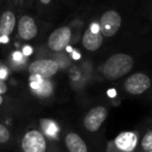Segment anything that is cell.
Returning a JSON list of instances; mask_svg holds the SVG:
<instances>
[{
	"instance_id": "18",
	"label": "cell",
	"mask_w": 152,
	"mask_h": 152,
	"mask_svg": "<svg viewBox=\"0 0 152 152\" xmlns=\"http://www.w3.org/2000/svg\"><path fill=\"white\" fill-rule=\"evenodd\" d=\"M31 52H32V50H31V48H30V47H25V48H24V50H23V53H24V54L26 55V56H27V55H29V54H30Z\"/></svg>"
},
{
	"instance_id": "15",
	"label": "cell",
	"mask_w": 152,
	"mask_h": 152,
	"mask_svg": "<svg viewBox=\"0 0 152 152\" xmlns=\"http://www.w3.org/2000/svg\"><path fill=\"white\" fill-rule=\"evenodd\" d=\"M142 147L145 151H152V132H147L142 140Z\"/></svg>"
},
{
	"instance_id": "10",
	"label": "cell",
	"mask_w": 152,
	"mask_h": 152,
	"mask_svg": "<svg viewBox=\"0 0 152 152\" xmlns=\"http://www.w3.org/2000/svg\"><path fill=\"white\" fill-rule=\"evenodd\" d=\"M115 145L119 150L130 152L137 145V136L132 132H122L116 138Z\"/></svg>"
},
{
	"instance_id": "6",
	"label": "cell",
	"mask_w": 152,
	"mask_h": 152,
	"mask_svg": "<svg viewBox=\"0 0 152 152\" xmlns=\"http://www.w3.org/2000/svg\"><path fill=\"white\" fill-rule=\"evenodd\" d=\"M108 111L104 107H96L87 113L84 118V126L87 130L95 132L99 129L102 122L106 120Z\"/></svg>"
},
{
	"instance_id": "13",
	"label": "cell",
	"mask_w": 152,
	"mask_h": 152,
	"mask_svg": "<svg viewBox=\"0 0 152 152\" xmlns=\"http://www.w3.org/2000/svg\"><path fill=\"white\" fill-rule=\"evenodd\" d=\"M16 24V18L12 12H5L0 18V33L3 36H8L12 34Z\"/></svg>"
},
{
	"instance_id": "11",
	"label": "cell",
	"mask_w": 152,
	"mask_h": 152,
	"mask_svg": "<svg viewBox=\"0 0 152 152\" xmlns=\"http://www.w3.org/2000/svg\"><path fill=\"white\" fill-rule=\"evenodd\" d=\"M102 44V35L100 31H92L87 29L83 36V45L89 51H96Z\"/></svg>"
},
{
	"instance_id": "22",
	"label": "cell",
	"mask_w": 152,
	"mask_h": 152,
	"mask_svg": "<svg viewBox=\"0 0 152 152\" xmlns=\"http://www.w3.org/2000/svg\"><path fill=\"white\" fill-rule=\"evenodd\" d=\"M42 3H44V4H49L51 2V0H39Z\"/></svg>"
},
{
	"instance_id": "4",
	"label": "cell",
	"mask_w": 152,
	"mask_h": 152,
	"mask_svg": "<svg viewBox=\"0 0 152 152\" xmlns=\"http://www.w3.org/2000/svg\"><path fill=\"white\" fill-rule=\"evenodd\" d=\"M59 69V65L54 60H36L29 65L28 70L31 76H38L42 79H49L54 76Z\"/></svg>"
},
{
	"instance_id": "12",
	"label": "cell",
	"mask_w": 152,
	"mask_h": 152,
	"mask_svg": "<svg viewBox=\"0 0 152 152\" xmlns=\"http://www.w3.org/2000/svg\"><path fill=\"white\" fill-rule=\"evenodd\" d=\"M65 144L69 152H87V146L79 134L70 132L66 136Z\"/></svg>"
},
{
	"instance_id": "9",
	"label": "cell",
	"mask_w": 152,
	"mask_h": 152,
	"mask_svg": "<svg viewBox=\"0 0 152 152\" xmlns=\"http://www.w3.org/2000/svg\"><path fill=\"white\" fill-rule=\"evenodd\" d=\"M30 86L37 95L49 96L53 91V87L48 79H42L38 76L30 77Z\"/></svg>"
},
{
	"instance_id": "16",
	"label": "cell",
	"mask_w": 152,
	"mask_h": 152,
	"mask_svg": "<svg viewBox=\"0 0 152 152\" xmlns=\"http://www.w3.org/2000/svg\"><path fill=\"white\" fill-rule=\"evenodd\" d=\"M10 140V132L8 129L0 124V143H6Z\"/></svg>"
},
{
	"instance_id": "23",
	"label": "cell",
	"mask_w": 152,
	"mask_h": 152,
	"mask_svg": "<svg viewBox=\"0 0 152 152\" xmlns=\"http://www.w3.org/2000/svg\"><path fill=\"white\" fill-rule=\"evenodd\" d=\"M74 58L75 59H79V58H80V55H79L78 53H74Z\"/></svg>"
},
{
	"instance_id": "20",
	"label": "cell",
	"mask_w": 152,
	"mask_h": 152,
	"mask_svg": "<svg viewBox=\"0 0 152 152\" xmlns=\"http://www.w3.org/2000/svg\"><path fill=\"white\" fill-rule=\"evenodd\" d=\"M6 77V70L5 69H0V79L3 80Z\"/></svg>"
},
{
	"instance_id": "19",
	"label": "cell",
	"mask_w": 152,
	"mask_h": 152,
	"mask_svg": "<svg viewBox=\"0 0 152 152\" xmlns=\"http://www.w3.org/2000/svg\"><path fill=\"white\" fill-rule=\"evenodd\" d=\"M21 58H22V54L19 52H16L14 54V59L15 60H21Z\"/></svg>"
},
{
	"instance_id": "5",
	"label": "cell",
	"mask_w": 152,
	"mask_h": 152,
	"mask_svg": "<svg viewBox=\"0 0 152 152\" xmlns=\"http://www.w3.org/2000/svg\"><path fill=\"white\" fill-rule=\"evenodd\" d=\"M151 82L150 79L144 74H134L130 76L124 83V88L130 94L139 95V94L144 93L147 89L150 87Z\"/></svg>"
},
{
	"instance_id": "1",
	"label": "cell",
	"mask_w": 152,
	"mask_h": 152,
	"mask_svg": "<svg viewBox=\"0 0 152 152\" xmlns=\"http://www.w3.org/2000/svg\"><path fill=\"white\" fill-rule=\"evenodd\" d=\"M134 60L129 55L115 54L106 61L102 68L104 76L108 80H117L132 70Z\"/></svg>"
},
{
	"instance_id": "2",
	"label": "cell",
	"mask_w": 152,
	"mask_h": 152,
	"mask_svg": "<svg viewBox=\"0 0 152 152\" xmlns=\"http://www.w3.org/2000/svg\"><path fill=\"white\" fill-rule=\"evenodd\" d=\"M98 25H99V31L102 35L111 37V36L115 35L120 28L121 17L118 12H114V10H109L102 15L100 23Z\"/></svg>"
},
{
	"instance_id": "21",
	"label": "cell",
	"mask_w": 152,
	"mask_h": 152,
	"mask_svg": "<svg viewBox=\"0 0 152 152\" xmlns=\"http://www.w3.org/2000/svg\"><path fill=\"white\" fill-rule=\"evenodd\" d=\"M108 93H109V96H111V97H112V96H115V94H116V91L113 89V90H109Z\"/></svg>"
},
{
	"instance_id": "24",
	"label": "cell",
	"mask_w": 152,
	"mask_h": 152,
	"mask_svg": "<svg viewBox=\"0 0 152 152\" xmlns=\"http://www.w3.org/2000/svg\"><path fill=\"white\" fill-rule=\"evenodd\" d=\"M2 102H3V98H2V96L0 95V106L2 104Z\"/></svg>"
},
{
	"instance_id": "8",
	"label": "cell",
	"mask_w": 152,
	"mask_h": 152,
	"mask_svg": "<svg viewBox=\"0 0 152 152\" xmlns=\"http://www.w3.org/2000/svg\"><path fill=\"white\" fill-rule=\"evenodd\" d=\"M37 34V27L31 17L24 16L19 21V35L22 39L30 40Z\"/></svg>"
},
{
	"instance_id": "14",
	"label": "cell",
	"mask_w": 152,
	"mask_h": 152,
	"mask_svg": "<svg viewBox=\"0 0 152 152\" xmlns=\"http://www.w3.org/2000/svg\"><path fill=\"white\" fill-rule=\"evenodd\" d=\"M40 124H42V127L44 128L45 132H46L48 136L50 137H55L56 134L58 132V126L51 120H47V119H44V120L40 121Z\"/></svg>"
},
{
	"instance_id": "7",
	"label": "cell",
	"mask_w": 152,
	"mask_h": 152,
	"mask_svg": "<svg viewBox=\"0 0 152 152\" xmlns=\"http://www.w3.org/2000/svg\"><path fill=\"white\" fill-rule=\"evenodd\" d=\"M72 37V31L68 27L56 29L49 37V48L53 51H61L66 48Z\"/></svg>"
},
{
	"instance_id": "3",
	"label": "cell",
	"mask_w": 152,
	"mask_h": 152,
	"mask_svg": "<svg viewBox=\"0 0 152 152\" xmlns=\"http://www.w3.org/2000/svg\"><path fill=\"white\" fill-rule=\"evenodd\" d=\"M22 149L24 152H46L47 143L44 134L35 129L26 132L22 140Z\"/></svg>"
},
{
	"instance_id": "17",
	"label": "cell",
	"mask_w": 152,
	"mask_h": 152,
	"mask_svg": "<svg viewBox=\"0 0 152 152\" xmlns=\"http://www.w3.org/2000/svg\"><path fill=\"white\" fill-rule=\"evenodd\" d=\"M6 91H7V86H6V84L4 83L3 80L0 79V95L4 94Z\"/></svg>"
},
{
	"instance_id": "25",
	"label": "cell",
	"mask_w": 152,
	"mask_h": 152,
	"mask_svg": "<svg viewBox=\"0 0 152 152\" xmlns=\"http://www.w3.org/2000/svg\"><path fill=\"white\" fill-rule=\"evenodd\" d=\"M149 152H152V151H149Z\"/></svg>"
}]
</instances>
